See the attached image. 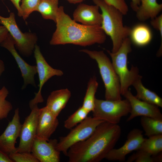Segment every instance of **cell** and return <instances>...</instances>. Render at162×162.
Here are the masks:
<instances>
[{"label":"cell","mask_w":162,"mask_h":162,"mask_svg":"<svg viewBox=\"0 0 162 162\" xmlns=\"http://www.w3.org/2000/svg\"><path fill=\"white\" fill-rule=\"evenodd\" d=\"M140 122L145 132V135L148 137L162 134V120L142 116Z\"/></svg>","instance_id":"cb8c5ba5"},{"label":"cell","mask_w":162,"mask_h":162,"mask_svg":"<svg viewBox=\"0 0 162 162\" xmlns=\"http://www.w3.org/2000/svg\"><path fill=\"white\" fill-rule=\"evenodd\" d=\"M57 117L46 106L40 109L36 136L49 141L59 124Z\"/></svg>","instance_id":"2e32d148"},{"label":"cell","mask_w":162,"mask_h":162,"mask_svg":"<svg viewBox=\"0 0 162 162\" xmlns=\"http://www.w3.org/2000/svg\"><path fill=\"white\" fill-rule=\"evenodd\" d=\"M92 1L101 10L102 20L100 26L106 34L110 37L112 44V52H115L124 40L129 37L131 28L124 25V15L118 9L104 0Z\"/></svg>","instance_id":"3957f363"},{"label":"cell","mask_w":162,"mask_h":162,"mask_svg":"<svg viewBox=\"0 0 162 162\" xmlns=\"http://www.w3.org/2000/svg\"><path fill=\"white\" fill-rule=\"evenodd\" d=\"M58 0H41L37 8L43 18L56 22L59 7Z\"/></svg>","instance_id":"7402d4cb"},{"label":"cell","mask_w":162,"mask_h":162,"mask_svg":"<svg viewBox=\"0 0 162 162\" xmlns=\"http://www.w3.org/2000/svg\"><path fill=\"white\" fill-rule=\"evenodd\" d=\"M89 112L82 106H80L65 121L64 126L67 129H71L84 120Z\"/></svg>","instance_id":"484cf974"},{"label":"cell","mask_w":162,"mask_h":162,"mask_svg":"<svg viewBox=\"0 0 162 162\" xmlns=\"http://www.w3.org/2000/svg\"><path fill=\"white\" fill-rule=\"evenodd\" d=\"M120 127L104 121L87 139L71 146L67 156L69 162H99L105 158L120 137Z\"/></svg>","instance_id":"6da1fadb"},{"label":"cell","mask_w":162,"mask_h":162,"mask_svg":"<svg viewBox=\"0 0 162 162\" xmlns=\"http://www.w3.org/2000/svg\"><path fill=\"white\" fill-rule=\"evenodd\" d=\"M0 162H14L8 154L0 149Z\"/></svg>","instance_id":"d6a6232c"},{"label":"cell","mask_w":162,"mask_h":162,"mask_svg":"<svg viewBox=\"0 0 162 162\" xmlns=\"http://www.w3.org/2000/svg\"><path fill=\"white\" fill-rule=\"evenodd\" d=\"M8 155L14 162H39L31 152H16Z\"/></svg>","instance_id":"f1b7e54d"},{"label":"cell","mask_w":162,"mask_h":162,"mask_svg":"<svg viewBox=\"0 0 162 162\" xmlns=\"http://www.w3.org/2000/svg\"><path fill=\"white\" fill-rule=\"evenodd\" d=\"M58 142L56 139L47 141L36 136L31 153L40 162H59L60 152L56 148Z\"/></svg>","instance_id":"4fadbf2b"},{"label":"cell","mask_w":162,"mask_h":162,"mask_svg":"<svg viewBox=\"0 0 162 162\" xmlns=\"http://www.w3.org/2000/svg\"><path fill=\"white\" fill-rule=\"evenodd\" d=\"M38 104L30 107L31 111L25 118L21 127L18 152H31L34 140L36 136L38 116L40 109Z\"/></svg>","instance_id":"30bf717a"},{"label":"cell","mask_w":162,"mask_h":162,"mask_svg":"<svg viewBox=\"0 0 162 162\" xmlns=\"http://www.w3.org/2000/svg\"><path fill=\"white\" fill-rule=\"evenodd\" d=\"M9 32L4 26H0V44L6 39Z\"/></svg>","instance_id":"1f68e13d"},{"label":"cell","mask_w":162,"mask_h":162,"mask_svg":"<svg viewBox=\"0 0 162 162\" xmlns=\"http://www.w3.org/2000/svg\"><path fill=\"white\" fill-rule=\"evenodd\" d=\"M131 106L125 99L118 100H105L95 98L93 117L106 122L118 124L121 118L130 113Z\"/></svg>","instance_id":"8992f818"},{"label":"cell","mask_w":162,"mask_h":162,"mask_svg":"<svg viewBox=\"0 0 162 162\" xmlns=\"http://www.w3.org/2000/svg\"><path fill=\"white\" fill-rule=\"evenodd\" d=\"M129 102L131 106L130 115L127 121L138 116H146L162 120V114L158 106L136 98L128 89L123 95Z\"/></svg>","instance_id":"5bb4252c"},{"label":"cell","mask_w":162,"mask_h":162,"mask_svg":"<svg viewBox=\"0 0 162 162\" xmlns=\"http://www.w3.org/2000/svg\"><path fill=\"white\" fill-rule=\"evenodd\" d=\"M107 4L112 6L117 5L121 0H104Z\"/></svg>","instance_id":"d590c367"},{"label":"cell","mask_w":162,"mask_h":162,"mask_svg":"<svg viewBox=\"0 0 162 162\" xmlns=\"http://www.w3.org/2000/svg\"><path fill=\"white\" fill-rule=\"evenodd\" d=\"M151 26L155 29L159 31L160 33L161 40L162 39V15L157 16L151 19L150 21Z\"/></svg>","instance_id":"4dcf8cb0"},{"label":"cell","mask_w":162,"mask_h":162,"mask_svg":"<svg viewBox=\"0 0 162 162\" xmlns=\"http://www.w3.org/2000/svg\"><path fill=\"white\" fill-rule=\"evenodd\" d=\"M138 150L144 152L151 156L156 155L162 151V134L145 138Z\"/></svg>","instance_id":"603a6c76"},{"label":"cell","mask_w":162,"mask_h":162,"mask_svg":"<svg viewBox=\"0 0 162 162\" xmlns=\"http://www.w3.org/2000/svg\"><path fill=\"white\" fill-rule=\"evenodd\" d=\"M154 162L153 157L150 154L144 152L139 150L130 156L127 162Z\"/></svg>","instance_id":"f546056e"},{"label":"cell","mask_w":162,"mask_h":162,"mask_svg":"<svg viewBox=\"0 0 162 162\" xmlns=\"http://www.w3.org/2000/svg\"><path fill=\"white\" fill-rule=\"evenodd\" d=\"M144 139L142 131L134 129L128 134L124 144L119 148L111 149L105 158L110 161H124L126 155L133 151L138 150Z\"/></svg>","instance_id":"7c38bea8"},{"label":"cell","mask_w":162,"mask_h":162,"mask_svg":"<svg viewBox=\"0 0 162 162\" xmlns=\"http://www.w3.org/2000/svg\"><path fill=\"white\" fill-rule=\"evenodd\" d=\"M41 0H21L20 4L22 17L24 20L33 12L36 11Z\"/></svg>","instance_id":"83f0119b"},{"label":"cell","mask_w":162,"mask_h":162,"mask_svg":"<svg viewBox=\"0 0 162 162\" xmlns=\"http://www.w3.org/2000/svg\"><path fill=\"white\" fill-rule=\"evenodd\" d=\"M22 126L19 108H17L15 110L12 120L0 135V149L8 154L17 152L15 144L17 138L20 137Z\"/></svg>","instance_id":"9a60e30c"},{"label":"cell","mask_w":162,"mask_h":162,"mask_svg":"<svg viewBox=\"0 0 162 162\" xmlns=\"http://www.w3.org/2000/svg\"><path fill=\"white\" fill-rule=\"evenodd\" d=\"M140 5L136 11V17L140 21H145L156 16L162 10V4L157 0H140Z\"/></svg>","instance_id":"ffe728a7"},{"label":"cell","mask_w":162,"mask_h":162,"mask_svg":"<svg viewBox=\"0 0 162 162\" xmlns=\"http://www.w3.org/2000/svg\"><path fill=\"white\" fill-rule=\"evenodd\" d=\"M80 51L87 54L97 62L105 87L106 100H118L122 99L119 77L112 62L103 51H92L82 49Z\"/></svg>","instance_id":"277c9868"},{"label":"cell","mask_w":162,"mask_h":162,"mask_svg":"<svg viewBox=\"0 0 162 162\" xmlns=\"http://www.w3.org/2000/svg\"><path fill=\"white\" fill-rule=\"evenodd\" d=\"M142 76L139 75L132 85L135 89V97L139 100L162 107V99L155 93L146 88L143 85Z\"/></svg>","instance_id":"44dd1931"},{"label":"cell","mask_w":162,"mask_h":162,"mask_svg":"<svg viewBox=\"0 0 162 162\" xmlns=\"http://www.w3.org/2000/svg\"><path fill=\"white\" fill-rule=\"evenodd\" d=\"M0 46L7 49L15 59L23 79L24 84L22 88H25L29 84L36 87L34 76L37 73V66L28 64L20 56L16 50L14 41L9 33Z\"/></svg>","instance_id":"8fae6325"},{"label":"cell","mask_w":162,"mask_h":162,"mask_svg":"<svg viewBox=\"0 0 162 162\" xmlns=\"http://www.w3.org/2000/svg\"><path fill=\"white\" fill-rule=\"evenodd\" d=\"M99 9L96 5L80 4L74 12L73 20L86 26H100L102 18Z\"/></svg>","instance_id":"e0dca14e"},{"label":"cell","mask_w":162,"mask_h":162,"mask_svg":"<svg viewBox=\"0 0 162 162\" xmlns=\"http://www.w3.org/2000/svg\"><path fill=\"white\" fill-rule=\"evenodd\" d=\"M98 86L95 76L91 78L88 83L87 88L82 106L88 112L92 111L95 106V95Z\"/></svg>","instance_id":"d4e9b609"},{"label":"cell","mask_w":162,"mask_h":162,"mask_svg":"<svg viewBox=\"0 0 162 162\" xmlns=\"http://www.w3.org/2000/svg\"><path fill=\"white\" fill-rule=\"evenodd\" d=\"M55 23L56 28L50 42L51 45L72 44L85 46L103 44L106 39L100 26L77 23L65 13L63 6L58 8Z\"/></svg>","instance_id":"7a4b0ae2"},{"label":"cell","mask_w":162,"mask_h":162,"mask_svg":"<svg viewBox=\"0 0 162 162\" xmlns=\"http://www.w3.org/2000/svg\"><path fill=\"white\" fill-rule=\"evenodd\" d=\"M71 96V92L67 88L54 91L49 96L46 106L58 117L65 107Z\"/></svg>","instance_id":"ac0fdd59"},{"label":"cell","mask_w":162,"mask_h":162,"mask_svg":"<svg viewBox=\"0 0 162 162\" xmlns=\"http://www.w3.org/2000/svg\"><path fill=\"white\" fill-rule=\"evenodd\" d=\"M131 43L140 47L148 44L152 38V34L150 27L143 23L137 24L131 28L129 35Z\"/></svg>","instance_id":"d6986e66"},{"label":"cell","mask_w":162,"mask_h":162,"mask_svg":"<svg viewBox=\"0 0 162 162\" xmlns=\"http://www.w3.org/2000/svg\"><path fill=\"white\" fill-rule=\"evenodd\" d=\"M8 94L5 86L0 89V120L6 118L13 108L11 103L6 100Z\"/></svg>","instance_id":"4316f807"},{"label":"cell","mask_w":162,"mask_h":162,"mask_svg":"<svg viewBox=\"0 0 162 162\" xmlns=\"http://www.w3.org/2000/svg\"><path fill=\"white\" fill-rule=\"evenodd\" d=\"M33 52L39 83L38 92L35 93L34 97L29 102V104L31 105L43 102L41 91L44 85L48 80L55 76H61L63 74L62 71L54 69L49 64L42 54L40 47L37 44L35 45Z\"/></svg>","instance_id":"9c48e42d"},{"label":"cell","mask_w":162,"mask_h":162,"mask_svg":"<svg viewBox=\"0 0 162 162\" xmlns=\"http://www.w3.org/2000/svg\"><path fill=\"white\" fill-rule=\"evenodd\" d=\"M5 69V66L4 62L0 59V76L4 72Z\"/></svg>","instance_id":"8d00e7d4"},{"label":"cell","mask_w":162,"mask_h":162,"mask_svg":"<svg viewBox=\"0 0 162 162\" xmlns=\"http://www.w3.org/2000/svg\"><path fill=\"white\" fill-rule=\"evenodd\" d=\"M131 43L128 37L124 40L120 48L116 52H112L107 50L111 57L114 69L119 78L122 95L129 89V87L132 85L140 75L137 67L132 65L130 70L128 68V56L132 50Z\"/></svg>","instance_id":"5b68a950"},{"label":"cell","mask_w":162,"mask_h":162,"mask_svg":"<svg viewBox=\"0 0 162 162\" xmlns=\"http://www.w3.org/2000/svg\"><path fill=\"white\" fill-rule=\"evenodd\" d=\"M69 3L71 4H76L78 3H80L85 0H66Z\"/></svg>","instance_id":"74e56055"},{"label":"cell","mask_w":162,"mask_h":162,"mask_svg":"<svg viewBox=\"0 0 162 162\" xmlns=\"http://www.w3.org/2000/svg\"><path fill=\"white\" fill-rule=\"evenodd\" d=\"M0 23L7 29L14 41L15 47L20 53L25 56H30L37 44L38 38L36 34L30 32H22L17 24L13 12L10 13L7 17L0 15Z\"/></svg>","instance_id":"ba28073f"},{"label":"cell","mask_w":162,"mask_h":162,"mask_svg":"<svg viewBox=\"0 0 162 162\" xmlns=\"http://www.w3.org/2000/svg\"><path fill=\"white\" fill-rule=\"evenodd\" d=\"M104 121L93 116H87L75 127L70 129L67 135L59 138L56 146L57 150L67 156L68 151L71 146L88 138L97 126Z\"/></svg>","instance_id":"52a82bcc"},{"label":"cell","mask_w":162,"mask_h":162,"mask_svg":"<svg viewBox=\"0 0 162 162\" xmlns=\"http://www.w3.org/2000/svg\"><path fill=\"white\" fill-rule=\"evenodd\" d=\"M16 8L19 16L22 17V12L20 8V2L21 0H10Z\"/></svg>","instance_id":"836d02e7"},{"label":"cell","mask_w":162,"mask_h":162,"mask_svg":"<svg viewBox=\"0 0 162 162\" xmlns=\"http://www.w3.org/2000/svg\"><path fill=\"white\" fill-rule=\"evenodd\" d=\"M130 6L132 9L135 12L137 10L140 5V0H131Z\"/></svg>","instance_id":"e575fe53"}]
</instances>
